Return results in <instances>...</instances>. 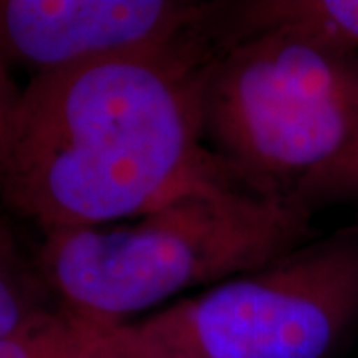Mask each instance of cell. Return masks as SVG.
<instances>
[{"label": "cell", "mask_w": 358, "mask_h": 358, "mask_svg": "<svg viewBox=\"0 0 358 358\" xmlns=\"http://www.w3.org/2000/svg\"><path fill=\"white\" fill-rule=\"evenodd\" d=\"M207 150L249 192L291 199L358 131V54L257 34L217 54L201 96Z\"/></svg>", "instance_id": "obj_3"}, {"label": "cell", "mask_w": 358, "mask_h": 358, "mask_svg": "<svg viewBox=\"0 0 358 358\" xmlns=\"http://www.w3.org/2000/svg\"><path fill=\"white\" fill-rule=\"evenodd\" d=\"M213 18L166 50L30 78L0 169L2 203L46 235L140 217L193 183L231 178L201 128L221 52Z\"/></svg>", "instance_id": "obj_1"}, {"label": "cell", "mask_w": 358, "mask_h": 358, "mask_svg": "<svg viewBox=\"0 0 358 358\" xmlns=\"http://www.w3.org/2000/svg\"><path fill=\"white\" fill-rule=\"evenodd\" d=\"M64 317L68 320V358H171L138 333L131 322L102 324L74 319L68 313Z\"/></svg>", "instance_id": "obj_8"}, {"label": "cell", "mask_w": 358, "mask_h": 358, "mask_svg": "<svg viewBox=\"0 0 358 358\" xmlns=\"http://www.w3.org/2000/svg\"><path fill=\"white\" fill-rule=\"evenodd\" d=\"M0 358H68V320L58 307L42 310L0 341Z\"/></svg>", "instance_id": "obj_10"}, {"label": "cell", "mask_w": 358, "mask_h": 358, "mask_svg": "<svg viewBox=\"0 0 358 358\" xmlns=\"http://www.w3.org/2000/svg\"><path fill=\"white\" fill-rule=\"evenodd\" d=\"M22 92L16 86L10 68L0 60V169L4 166L13 145L16 117L22 102Z\"/></svg>", "instance_id": "obj_11"}, {"label": "cell", "mask_w": 358, "mask_h": 358, "mask_svg": "<svg viewBox=\"0 0 358 358\" xmlns=\"http://www.w3.org/2000/svg\"><path fill=\"white\" fill-rule=\"evenodd\" d=\"M352 199H358V131L341 154L313 171L291 195V201L310 213Z\"/></svg>", "instance_id": "obj_9"}, {"label": "cell", "mask_w": 358, "mask_h": 358, "mask_svg": "<svg viewBox=\"0 0 358 358\" xmlns=\"http://www.w3.org/2000/svg\"><path fill=\"white\" fill-rule=\"evenodd\" d=\"M310 219L291 199L257 195L231 178L203 179L140 217L46 233L36 267L70 317L124 324L315 241Z\"/></svg>", "instance_id": "obj_2"}, {"label": "cell", "mask_w": 358, "mask_h": 358, "mask_svg": "<svg viewBox=\"0 0 358 358\" xmlns=\"http://www.w3.org/2000/svg\"><path fill=\"white\" fill-rule=\"evenodd\" d=\"M52 301L36 261L24 255L13 229L0 219V341L34 315L54 308Z\"/></svg>", "instance_id": "obj_7"}, {"label": "cell", "mask_w": 358, "mask_h": 358, "mask_svg": "<svg viewBox=\"0 0 358 358\" xmlns=\"http://www.w3.org/2000/svg\"><path fill=\"white\" fill-rule=\"evenodd\" d=\"M215 2L0 0V60L32 78L171 48L209 24Z\"/></svg>", "instance_id": "obj_5"}, {"label": "cell", "mask_w": 358, "mask_h": 358, "mask_svg": "<svg viewBox=\"0 0 358 358\" xmlns=\"http://www.w3.org/2000/svg\"><path fill=\"white\" fill-rule=\"evenodd\" d=\"M221 48L257 36L285 34L317 48L358 54V0H241L219 2Z\"/></svg>", "instance_id": "obj_6"}, {"label": "cell", "mask_w": 358, "mask_h": 358, "mask_svg": "<svg viewBox=\"0 0 358 358\" xmlns=\"http://www.w3.org/2000/svg\"><path fill=\"white\" fill-rule=\"evenodd\" d=\"M131 324L171 358H334L358 327V227Z\"/></svg>", "instance_id": "obj_4"}]
</instances>
